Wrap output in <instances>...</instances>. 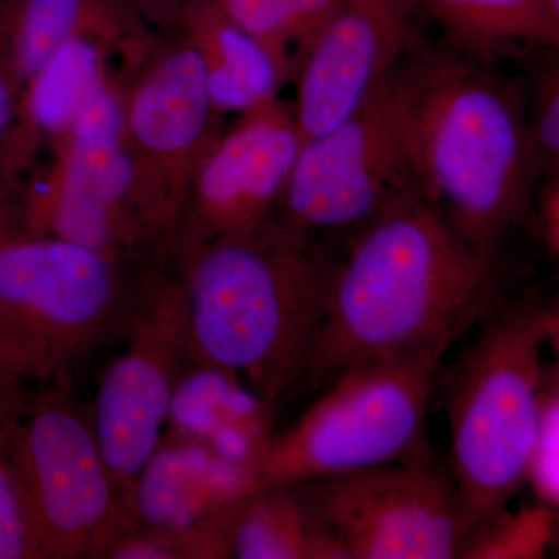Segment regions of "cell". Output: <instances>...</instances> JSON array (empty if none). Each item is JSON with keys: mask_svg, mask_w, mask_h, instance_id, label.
<instances>
[{"mask_svg": "<svg viewBox=\"0 0 559 559\" xmlns=\"http://www.w3.org/2000/svg\"><path fill=\"white\" fill-rule=\"evenodd\" d=\"M261 487L255 471L165 432L132 487L131 528L193 527L238 509Z\"/></svg>", "mask_w": 559, "mask_h": 559, "instance_id": "cell-16", "label": "cell"}, {"mask_svg": "<svg viewBox=\"0 0 559 559\" xmlns=\"http://www.w3.org/2000/svg\"><path fill=\"white\" fill-rule=\"evenodd\" d=\"M549 341L550 311L513 305L488 316L455 369L447 403L452 484L471 532L506 510L527 484Z\"/></svg>", "mask_w": 559, "mask_h": 559, "instance_id": "cell-4", "label": "cell"}, {"mask_svg": "<svg viewBox=\"0 0 559 559\" xmlns=\"http://www.w3.org/2000/svg\"><path fill=\"white\" fill-rule=\"evenodd\" d=\"M156 39L86 33L69 39L51 57L22 94L0 180V200L32 170L40 150H49L70 130L81 109L103 86L127 79Z\"/></svg>", "mask_w": 559, "mask_h": 559, "instance_id": "cell-15", "label": "cell"}, {"mask_svg": "<svg viewBox=\"0 0 559 559\" xmlns=\"http://www.w3.org/2000/svg\"><path fill=\"white\" fill-rule=\"evenodd\" d=\"M86 33L148 40L127 0H0V69L22 94L55 53Z\"/></svg>", "mask_w": 559, "mask_h": 559, "instance_id": "cell-18", "label": "cell"}, {"mask_svg": "<svg viewBox=\"0 0 559 559\" xmlns=\"http://www.w3.org/2000/svg\"><path fill=\"white\" fill-rule=\"evenodd\" d=\"M235 24L274 55L288 80L296 79L312 40L342 0H212Z\"/></svg>", "mask_w": 559, "mask_h": 559, "instance_id": "cell-22", "label": "cell"}, {"mask_svg": "<svg viewBox=\"0 0 559 559\" xmlns=\"http://www.w3.org/2000/svg\"><path fill=\"white\" fill-rule=\"evenodd\" d=\"M336 260L278 216L198 250L178 272L191 359L277 407L304 381Z\"/></svg>", "mask_w": 559, "mask_h": 559, "instance_id": "cell-2", "label": "cell"}, {"mask_svg": "<svg viewBox=\"0 0 559 559\" xmlns=\"http://www.w3.org/2000/svg\"><path fill=\"white\" fill-rule=\"evenodd\" d=\"M547 223H549L551 240L559 249V182L549 202V209H547Z\"/></svg>", "mask_w": 559, "mask_h": 559, "instance_id": "cell-31", "label": "cell"}, {"mask_svg": "<svg viewBox=\"0 0 559 559\" xmlns=\"http://www.w3.org/2000/svg\"><path fill=\"white\" fill-rule=\"evenodd\" d=\"M460 38L480 46L522 43L559 46L547 0H414Z\"/></svg>", "mask_w": 559, "mask_h": 559, "instance_id": "cell-21", "label": "cell"}, {"mask_svg": "<svg viewBox=\"0 0 559 559\" xmlns=\"http://www.w3.org/2000/svg\"><path fill=\"white\" fill-rule=\"evenodd\" d=\"M9 432H0V559H36L20 487L7 451Z\"/></svg>", "mask_w": 559, "mask_h": 559, "instance_id": "cell-27", "label": "cell"}, {"mask_svg": "<svg viewBox=\"0 0 559 559\" xmlns=\"http://www.w3.org/2000/svg\"><path fill=\"white\" fill-rule=\"evenodd\" d=\"M412 108L414 72L396 70L347 119L307 140L278 218L319 240L353 238L390 209L421 197L412 167Z\"/></svg>", "mask_w": 559, "mask_h": 559, "instance_id": "cell-9", "label": "cell"}, {"mask_svg": "<svg viewBox=\"0 0 559 559\" xmlns=\"http://www.w3.org/2000/svg\"><path fill=\"white\" fill-rule=\"evenodd\" d=\"M495 260L423 197L390 209L336 260L304 381L329 384L366 360L447 353L485 316Z\"/></svg>", "mask_w": 559, "mask_h": 559, "instance_id": "cell-1", "label": "cell"}, {"mask_svg": "<svg viewBox=\"0 0 559 559\" xmlns=\"http://www.w3.org/2000/svg\"><path fill=\"white\" fill-rule=\"evenodd\" d=\"M128 318L127 344L103 371L91 415L131 516L134 481L159 447L176 389L193 362L178 272L160 270L145 283Z\"/></svg>", "mask_w": 559, "mask_h": 559, "instance_id": "cell-10", "label": "cell"}, {"mask_svg": "<svg viewBox=\"0 0 559 559\" xmlns=\"http://www.w3.org/2000/svg\"><path fill=\"white\" fill-rule=\"evenodd\" d=\"M348 559L462 558L471 527L457 489L395 463L301 484Z\"/></svg>", "mask_w": 559, "mask_h": 559, "instance_id": "cell-11", "label": "cell"}, {"mask_svg": "<svg viewBox=\"0 0 559 559\" xmlns=\"http://www.w3.org/2000/svg\"><path fill=\"white\" fill-rule=\"evenodd\" d=\"M22 92L14 81L0 69V180L5 168L7 156L17 112H20Z\"/></svg>", "mask_w": 559, "mask_h": 559, "instance_id": "cell-29", "label": "cell"}, {"mask_svg": "<svg viewBox=\"0 0 559 559\" xmlns=\"http://www.w3.org/2000/svg\"><path fill=\"white\" fill-rule=\"evenodd\" d=\"M444 355L366 360L342 371L296 425L275 433L263 487L395 463L426 465V417Z\"/></svg>", "mask_w": 559, "mask_h": 559, "instance_id": "cell-6", "label": "cell"}, {"mask_svg": "<svg viewBox=\"0 0 559 559\" xmlns=\"http://www.w3.org/2000/svg\"><path fill=\"white\" fill-rule=\"evenodd\" d=\"M27 399V388L0 370V432H9Z\"/></svg>", "mask_w": 559, "mask_h": 559, "instance_id": "cell-30", "label": "cell"}, {"mask_svg": "<svg viewBox=\"0 0 559 559\" xmlns=\"http://www.w3.org/2000/svg\"><path fill=\"white\" fill-rule=\"evenodd\" d=\"M36 559L106 558L131 516L103 454L91 409L69 382L28 395L7 437Z\"/></svg>", "mask_w": 559, "mask_h": 559, "instance_id": "cell-8", "label": "cell"}, {"mask_svg": "<svg viewBox=\"0 0 559 559\" xmlns=\"http://www.w3.org/2000/svg\"><path fill=\"white\" fill-rule=\"evenodd\" d=\"M550 554L559 557V511H557V521H555L554 543H551Z\"/></svg>", "mask_w": 559, "mask_h": 559, "instance_id": "cell-33", "label": "cell"}, {"mask_svg": "<svg viewBox=\"0 0 559 559\" xmlns=\"http://www.w3.org/2000/svg\"><path fill=\"white\" fill-rule=\"evenodd\" d=\"M178 31L200 53L210 95L221 116L242 114L275 100L288 81L274 55L212 0L191 11Z\"/></svg>", "mask_w": 559, "mask_h": 559, "instance_id": "cell-19", "label": "cell"}, {"mask_svg": "<svg viewBox=\"0 0 559 559\" xmlns=\"http://www.w3.org/2000/svg\"><path fill=\"white\" fill-rule=\"evenodd\" d=\"M414 0H342L297 72L301 145L333 130L399 70Z\"/></svg>", "mask_w": 559, "mask_h": 559, "instance_id": "cell-14", "label": "cell"}, {"mask_svg": "<svg viewBox=\"0 0 559 559\" xmlns=\"http://www.w3.org/2000/svg\"><path fill=\"white\" fill-rule=\"evenodd\" d=\"M238 559H348L301 485L261 487L238 510L231 532Z\"/></svg>", "mask_w": 559, "mask_h": 559, "instance_id": "cell-20", "label": "cell"}, {"mask_svg": "<svg viewBox=\"0 0 559 559\" xmlns=\"http://www.w3.org/2000/svg\"><path fill=\"white\" fill-rule=\"evenodd\" d=\"M411 148L423 200L496 259L539 164L516 92L459 62L414 72Z\"/></svg>", "mask_w": 559, "mask_h": 559, "instance_id": "cell-3", "label": "cell"}, {"mask_svg": "<svg viewBox=\"0 0 559 559\" xmlns=\"http://www.w3.org/2000/svg\"><path fill=\"white\" fill-rule=\"evenodd\" d=\"M151 31L167 35L178 31L183 20L204 0H127Z\"/></svg>", "mask_w": 559, "mask_h": 559, "instance_id": "cell-28", "label": "cell"}, {"mask_svg": "<svg viewBox=\"0 0 559 559\" xmlns=\"http://www.w3.org/2000/svg\"><path fill=\"white\" fill-rule=\"evenodd\" d=\"M274 412L237 374L193 360L176 389L165 432L255 471L263 484L275 439Z\"/></svg>", "mask_w": 559, "mask_h": 559, "instance_id": "cell-17", "label": "cell"}, {"mask_svg": "<svg viewBox=\"0 0 559 559\" xmlns=\"http://www.w3.org/2000/svg\"><path fill=\"white\" fill-rule=\"evenodd\" d=\"M557 511L535 503L506 509L471 532L462 559H540L550 554Z\"/></svg>", "mask_w": 559, "mask_h": 559, "instance_id": "cell-24", "label": "cell"}, {"mask_svg": "<svg viewBox=\"0 0 559 559\" xmlns=\"http://www.w3.org/2000/svg\"><path fill=\"white\" fill-rule=\"evenodd\" d=\"M123 142L146 259L171 266L191 183L223 132L204 64L180 31L159 35L124 81Z\"/></svg>", "mask_w": 559, "mask_h": 559, "instance_id": "cell-7", "label": "cell"}, {"mask_svg": "<svg viewBox=\"0 0 559 559\" xmlns=\"http://www.w3.org/2000/svg\"><path fill=\"white\" fill-rule=\"evenodd\" d=\"M551 344L555 345V349H557L558 355V369L557 373L559 374V304L554 311H550V341Z\"/></svg>", "mask_w": 559, "mask_h": 559, "instance_id": "cell-32", "label": "cell"}, {"mask_svg": "<svg viewBox=\"0 0 559 559\" xmlns=\"http://www.w3.org/2000/svg\"><path fill=\"white\" fill-rule=\"evenodd\" d=\"M127 261L49 237H0V370L69 382L127 311Z\"/></svg>", "mask_w": 559, "mask_h": 559, "instance_id": "cell-5", "label": "cell"}, {"mask_svg": "<svg viewBox=\"0 0 559 559\" xmlns=\"http://www.w3.org/2000/svg\"><path fill=\"white\" fill-rule=\"evenodd\" d=\"M242 506V503H241ZM238 509L187 528L132 527L110 546L112 559H226Z\"/></svg>", "mask_w": 559, "mask_h": 559, "instance_id": "cell-23", "label": "cell"}, {"mask_svg": "<svg viewBox=\"0 0 559 559\" xmlns=\"http://www.w3.org/2000/svg\"><path fill=\"white\" fill-rule=\"evenodd\" d=\"M527 484L543 506L559 511V374L544 390Z\"/></svg>", "mask_w": 559, "mask_h": 559, "instance_id": "cell-25", "label": "cell"}, {"mask_svg": "<svg viewBox=\"0 0 559 559\" xmlns=\"http://www.w3.org/2000/svg\"><path fill=\"white\" fill-rule=\"evenodd\" d=\"M43 178L0 237H49L114 259L148 260L132 213V167L123 138L66 135L49 148Z\"/></svg>", "mask_w": 559, "mask_h": 559, "instance_id": "cell-13", "label": "cell"}, {"mask_svg": "<svg viewBox=\"0 0 559 559\" xmlns=\"http://www.w3.org/2000/svg\"><path fill=\"white\" fill-rule=\"evenodd\" d=\"M300 148L294 109L278 98L246 110L223 130L191 183L173 271L210 242L272 218Z\"/></svg>", "mask_w": 559, "mask_h": 559, "instance_id": "cell-12", "label": "cell"}, {"mask_svg": "<svg viewBox=\"0 0 559 559\" xmlns=\"http://www.w3.org/2000/svg\"><path fill=\"white\" fill-rule=\"evenodd\" d=\"M547 3H549L551 20H554L559 32V0H547Z\"/></svg>", "mask_w": 559, "mask_h": 559, "instance_id": "cell-34", "label": "cell"}, {"mask_svg": "<svg viewBox=\"0 0 559 559\" xmlns=\"http://www.w3.org/2000/svg\"><path fill=\"white\" fill-rule=\"evenodd\" d=\"M547 51L550 57L540 69L528 119L539 164L549 165L559 178V46Z\"/></svg>", "mask_w": 559, "mask_h": 559, "instance_id": "cell-26", "label": "cell"}]
</instances>
